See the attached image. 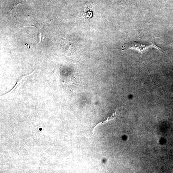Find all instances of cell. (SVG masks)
<instances>
[{"label": "cell", "instance_id": "cell-1", "mask_svg": "<svg viewBox=\"0 0 173 173\" xmlns=\"http://www.w3.org/2000/svg\"><path fill=\"white\" fill-rule=\"evenodd\" d=\"M156 47L158 49L161 50H163L160 47L158 46L156 44L153 43L151 44H149L148 43H142L139 42H137L136 41H134L132 43L128 44L127 45L123 47V50L129 49H133L138 50L141 53L145 52L149 47Z\"/></svg>", "mask_w": 173, "mask_h": 173}, {"label": "cell", "instance_id": "cell-2", "mask_svg": "<svg viewBox=\"0 0 173 173\" xmlns=\"http://www.w3.org/2000/svg\"><path fill=\"white\" fill-rule=\"evenodd\" d=\"M117 111V110H116V111L115 112H114V113H113V114H112V115L111 116H110V117H109L107 118L106 119V120H105L103 121L102 122H101V123H100L99 124H98L97 125V126L95 127L94 129L93 130V131L95 129V128H96V127H97V126H98V125H100V124H105L106 123H107V122H108V121H109L110 120H113V119L115 118L118 117V116H117V114H116V111Z\"/></svg>", "mask_w": 173, "mask_h": 173}, {"label": "cell", "instance_id": "cell-3", "mask_svg": "<svg viewBox=\"0 0 173 173\" xmlns=\"http://www.w3.org/2000/svg\"><path fill=\"white\" fill-rule=\"evenodd\" d=\"M14 3V9L16 8L20 3L25 2L26 0H13Z\"/></svg>", "mask_w": 173, "mask_h": 173}]
</instances>
